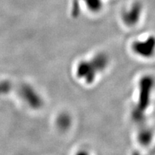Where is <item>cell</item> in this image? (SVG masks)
I'll return each mask as SVG.
<instances>
[{"label": "cell", "instance_id": "6da1fadb", "mask_svg": "<svg viewBox=\"0 0 155 155\" xmlns=\"http://www.w3.org/2000/svg\"><path fill=\"white\" fill-rule=\"evenodd\" d=\"M15 92L32 108H40L42 101L32 87L28 84H15L9 81L0 82V96Z\"/></svg>", "mask_w": 155, "mask_h": 155}, {"label": "cell", "instance_id": "3957f363", "mask_svg": "<svg viewBox=\"0 0 155 155\" xmlns=\"http://www.w3.org/2000/svg\"><path fill=\"white\" fill-rule=\"evenodd\" d=\"M141 12V6L139 4H134L130 9L124 13L123 19L126 24L128 25H134L140 18Z\"/></svg>", "mask_w": 155, "mask_h": 155}, {"label": "cell", "instance_id": "277c9868", "mask_svg": "<svg viewBox=\"0 0 155 155\" xmlns=\"http://www.w3.org/2000/svg\"><path fill=\"white\" fill-rule=\"evenodd\" d=\"M68 123H69L68 118L67 116H63L59 119V124L62 127H67V125L68 124Z\"/></svg>", "mask_w": 155, "mask_h": 155}, {"label": "cell", "instance_id": "7a4b0ae2", "mask_svg": "<svg viewBox=\"0 0 155 155\" xmlns=\"http://www.w3.org/2000/svg\"><path fill=\"white\" fill-rule=\"evenodd\" d=\"M133 50L137 55L151 57L155 53V39L149 38L144 41L136 42L134 43Z\"/></svg>", "mask_w": 155, "mask_h": 155}]
</instances>
